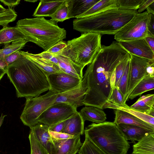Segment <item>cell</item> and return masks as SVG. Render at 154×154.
I'll use <instances>...</instances> for the list:
<instances>
[{"label": "cell", "instance_id": "1", "mask_svg": "<svg viewBox=\"0 0 154 154\" xmlns=\"http://www.w3.org/2000/svg\"><path fill=\"white\" fill-rule=\"evenodd\" d=\"M129 53L117 41L101 48L91 63L88 78L89 89L83 104L103 109L114 87L115 70L117 66L129 56Z\"/></svg>", "mask_w": 154, "mask_h": 154}, {"label": "cell", "instance_id": "2", "mask_svg": "<svg viewBox=\"0 0 154 154\" xmlns=\"http://www.w3.org/2000/svg\"><path fill=\"white\" fill-rule=\"evenodd\" d=\"M20 52L17 60L8 66L6 73L15 88L18 97H38L50 89L47 75L25 51Z\"/></svg>", "mask_w": 154, "mask_h": 154}, {"label": "cell", "instance_id": "3", "mask_svg": "<svg viewBox=\"0 0 154 154\" xmlns=\"http://www.w3.org/2000/svg\"><path fill=\"white\" fill-rule=\"evenodd\" d=\"M138 13L137 11L112 9L86 17L76 18L73 28L82 33L115 35Z\"/></svg>", "mask_w": 154, "mask_h": 154}, {"label": "cell", "instance_id": "4", "mask_svg": "<svg viewBox=\"0 0 154 154\" xmlns=\"http://www.w3.org/2000/svg\"><path fill=\"white\" fill-rule=\"evenodd\" d=\"M28 42L34 43L46 51L66 38V32L57 23L43 17L19 20L15 26Z\"/></svg>", "mask_w": 154, "mask_h": 154}, {"label": "cell", "instance_id": "5", "mask_svg": "<svg viewBox=\"0 0 154 154\" xmlns=\"http://www.w3.org/2000/svg\"><path fill=\"white\" fill-rule=\"evenodd\" d=\"M84 133L106 154H127L130 148L114 122L92 123L86 128Z\"/></svg>", "mask_w": 154, "mask_h": 154}, {"label": "cell", "instance_id": "6", "mask_svg": "<svg viewBox=\"0 0 154 154\" xmlns=\"http://www.w3.org/2000/svg\"><path fill=\"white\" fill-rule=\"evenodd\" d=\"M101 38V35L97 33H82L79 37L68 41L61 55L85 66L91 63L100 49Z\"/></svg>", "mask_w": 154, "mask_h": 154}, {"label": "cell", "instance_id": "7", "mask_svg": "<svg viewBox=\"0 0 154 154\" xmlns=\"http://www.w3.org/2000/svg\"><path fill=\"white\" fill-rule=\"evenodd\" d=\"M58 94L51 90L39 97L26 98L24 107L20 119L23 123L30 128L38 124L37 120L48 108L54 104Z\"/></svg>", "mask_w": 154, "mask_h": 154}, {"label": "cell", "instance_id": "8", "mask_svg": "<svg viewBox=\"0 0 154 154\" xmlns=\"http://www.w3.org/2000/svg\"><path fill=\"white\" fill-rule=\"evenodd\" d=\"M149 15L146 12L137 13L114 35L117 42L144 38L148 36Z\"/></svg>", "mask_w": 154, "mask_h": 154}, {"label": "cell", "instance_id": "9", "mask_svg": "<svg viewBox=\"0 0 154 154\" xmlns=\"http://www.w3.org/2000/svg\"><path fill=\"white\" fill-rule=\"evenodd\" d=\"M91 70L88 65L87 69L80 83L76 87L63 93L58 94L54 103H66L77 109L83 105L85 95L89 88L88 85V78Z\"/></svg>", "mask_w": 154, "mask_h": 154}, {"label": "cell", "instance_id": "10", "mask_svg": "<svg viewBox=\"0 0 154 154\" xmlns=\"http://www.w3.org/2000/svg\"><path fill=\"white\" fill-rule=\"evenodd\" d=\"M77 112V109L69 104L60 103L48 108L37 120L38 124L50 126L69 118Z\"/></svg>", "mask_w": 154, "mask_h": 154}, {"label": "cell", "instance_id": "11", "mask_svg": "<svg viewBox=\"0 0 154 154\" xmlns=\"http://www.w3.org/2000/svg\"><path fill=\"white\" fill-rule=\"evenodd\" d=\"M129 54L130 69L128 89L125 99V103L129 95L134 87L144 77L147 75V67L149 65L154 63V60Z\"/></svg>", "mask_w": 154, "mask_h": 154}, {"label": "cell", "instance_id": "12", "mask_svg": "<svg viewBox=\"0 0 154 154\" xmlns=\"http://www.w3.org/2000/svg\"><path fill=\"white\" fill-rule=\"evenodd\" d=\"M47 75L50 86L49 90L57 94L63 93L75 87L82 79L63 72Z\"/></svg>", "mask_w": 154, "mask_h": 154}, {"label": "cell", "instance_id": "13", "mask_svg": "<svg viewBox=\"0 0 154 154\" xmlns=\"http://www.w3.org/2000/svg\"><path fill=\"white\" fill-rule=\"evenodd\" d=\"M118 42L129 54L154 60V52L144 38Z\"/></svg>", "mask_w": 154, "mask_h": 154}, {"label": "cell", "instance_id": "14", "mask_svg": "<svg viewBox=\"0 0 154 154\" xmlns=\"http://www.w3.org/2000/svg\"><path fill=\"white\" fill-rule=\"evenodd\" d=\"M122 134L127 140H130L135 144L148 134L154 132V131L136 126L124 124L117 125Z\"/></svg>", "mask_w": 154, "mask_h": 154}, {"label": "cell", "instance_id": "15", "mask_svg": "<svg viewBox=\"0 0 154 154\" xmlns=\"http://www.w3.org/2000/svg\"><path fill=\"white\" fill-rule=\"evenodd\" d=\"M49 127L39 123L30 128V131L50 154H55V147L49 132Z\"/></svg>", "mask_w": 154, "mask_h": 154}, {"label": "cell", "instance_id": "16", "mask_svg": "<svg viewBox=\"0 0 154 154\" xmlns=\"http://www.w3.org/2000/svg\"><path fill=\"white\" fill-rule=\"evenodd\" d=\"M114 112L115 117L113 122L116 125L120 124L130 125L154 131V125L144 122L126 111L115 109Z\"/></svg>", "mask_w": 154, "mask_h": 154}, {"label": "cell", "instance_id": "17", "mask_svg": "<svg viewBox=\"0 0 154 154\" xmlns=\"http://www.w3.org/2000/svg\"><path fill=\"white\" fill-rule=\"evenodd\" d=\"M100 0H66L69 19L77 18L83 14Z\"/></svg>", "mask_w": 154, "mask_h": 154}, {"label": "cell", "instance_id": "18", "mask_svg": "<svg viewBox=\"0 0 154 154\" xmlns=\"http://www.w3.org/2000/svg\"><path fill=\"white\" fill-rule=\"evenodd\" d=\"M84 122L77 111L65 120L62 133L73 136L82 135L84 133Z\"/></svg>", "mask_w": 154, "mask_h": 154}, {"label": "cell", "instance_id": "19", "mask_svg": "<svg viewBox=\"0 0 154 154\" xmlns=\"http://www.w3.org/2000/svg\"><path fill=\"white\" fill-rule=\"evenodd\" d=\"M55 56L58 60L59 67L62 72L80 79H82L84 66L77 64L64 56L60 55Z\"/></svg>", "mask_w": 154, "mask_h": 154}, {"label": "cell", "instance_id": "20", "mask_svg": "<svg viewBox=\"0 0 154 154\" xmlns=\"http://www.w3.org/2000/svg\"><path fill=\"white\" fill-rule=\"evenodd\" d=\"M65 0H42L35 9L33 16L35 17H51L65 2Z\"/></svg>", "mask_w": 154, "mask_h": 154}, {"label": "cell", "instance_id": "21", "mask_svg": "<svg viewBox=\"0 0 154 154\" xmlns=\"http://www.w3.org/2000/svg\"><path fill=\"white\" fill-rule=\"evenodd\" d=\"M24 40H26L25 36L16 26H7L0 30V45L2 44L7 45L11 42Z\"/></svg>", "mask_w": 154, "mask_h": 154}, {"label": "cell", "instance_id": "22", "mask_svg": "<svg viewBox=\"0 0 154 154\" xmlns=\"http://www.w3.org/2000/svg\"><path fill=\"white\" fill-rule=\"evenodd\" d=\"M129 107L141 112L154 117V95L149 94L140 97Z\"/></svg>", "mask_w": 154, "mask_h": 154}, {"label": "cell", "instance_id": "23", "mask_svg": "<svg viewBox=\"0 0 154 154\" xmlns=\"http://www.w3.org/2000/svg\"><path fill=\"white\" fill-rule=\"evenodd\" d=\"M82 145L80 135L74 136L56 146L55 154H76Z\"/></svg>", "mask_w": 154, "mask_h": 154}, {"label": "cell", "instance_id": "24", "mask_svg": "<svg viewBox=\"0 0 154 154\" xmlns=\"http://www.w3.org/2000/svg\"><path fill=\"white\" fill-rule=\"evenodd\" d=\"M79 112L84 121L87 120L98 124L104 122L106 119L104 111L94 106H86Z\"/></svg>", "mask_w": 154, "mask_h": 154}, {"label": "cell", "instance_id": "25", "mask_svg": "<svg viewBox=\"0 0 154 154\" xmlns=\"http://www.w3.org/2000/svg\"><path fill=\"white\" fill-rule=\"evenodd\" d=\"M137 142L133 146L132 154H154V132Z\"/></svg>", "mask_w": 154, "mask_h": 154}, {"label": "cell", "instance_id": "26", "mask_svg": "<svg viewBox=\"0 0 154 154\" xmlns=\"http://www.w3.org/2000/svg\"><path fill=\"white\" fill-rule=\"evenodd\" d=\"M25 52L29 58L43 70L47 75L56 72H62L58 66L42 58L38 54H33L28 51H25Z\"/></svg>", "mask_w": 154, "mask_h": 154}, {"label": "cell", "instance_id": "27", "mask_svg": "<svg viewBox=\"0 0 154 154\" xmlns=\"http://www.w3.org/2000/svg\"><path fill=\"white\" fill-rule=\"evenodd\" d=\"M154 88V76L148 75L144 77L133 88L128 99L132 100L143 93Z\"/></svg>", "mask_w": 154, "mask_h": 154}, {"label": "cell", "instance_id": "28", "mask_svg": "<svg viewBox=\"0 0 154 154\" xmlns=\"http://www.w3.org/2000/svg\"><path fill=\"white\" fill-rule=\"evenodd\" d=\"M116 8H117L116 0H100L88 10L76 18L86 17L109 9Z\"/></svg>", "mask_w": 154, "mask_h": 154}, {"label": "cell", "instance_id": "29", "mask_svg": "<svg viewBox=\"0 0 154 154\" xmlns=\"http://www.w3.org/2000/svg\"><path fill=\"white\" fill-rule=\"evenodd\" d=\"M28 42L26 40L12 42L11 45L5 46L4 48L0 49V68L6 70L8 65L4 59L8 55L23 48Z\"/></svg>", "mask_w": 154, "mask_h": 154}, {"label": "cell", "instance_id": "30", "mask_svg": "<svg viewBox=\"0 0 154 154\" xmlns=\"http://www.w3.org/2000/svg\"><path fill=\"white\" fill-rule=\"evenodd\" d=\"M127 105L124 101V97L117 88L114 87L112 93L103 109L111 108L114 106L125 107Z\"/></svg>", "mask_w": 154, "mask_h": 154}, {"label": "cell", "instance_id": "31", "mask_svg": "<svg viewBox=\"0 0 154 154\" xmlns=\"http://www.w3.org/2000/svg\"><path fill=\"white\" fill-rule=\"evenodd\" d=\"M83 143L78 152L79 154H106L86 135Z\"/></svg>", "mask_w": 154, "mask_h": 154}, {"label": "cell", "instance_id": "32", "mask_svg": "<svg viewBox=\"0 0 154 154\" xmlns=\"http://www.w3.org/2000/svg\"><path fill=\"white\" fill-rule=\"evenodd\" d=\"M112 109H119L126 111L140 120L154 125V117L152 116L137 111L131 108L128 105L125 107L114 106Z\"/></svg>", "mask_w": 154, "mask_h": 154}, {"label": "cell", "instance_id": "33", "mask_svg": "<svg viewBox=\"0 0 154 154\" xmlns=\"http://www.w3.org/2000/svg\"><path fill=\"white\" fill-rule=\"evenodd\" d=\"M29 138L30 145L31 154H50L31 131Z\"/></svg>", "mask_w": 154, "mask_h": 154}, {"label": "cell", "instance_id": "34", "mask_svg": "<svg viewBox=\"0 0 154 154\" xmlns=\"http://www.w3.org/2000/svg\"><path fill=\"white\" fill-rule=\"evenodd\" d=\"M129 69L130 61L127 65L125 71L120 79L118 85L117 87L123 96L124 102L125 99L127 95L128 89Z\"/></svg>", "mask_w": 154, "mask_h": 154}, {"label": "cell", "instance_id": "35", "mask_svg": "<svg viewBox=\"0 0 154 154\" xmlns=\"http://www.w3.org/2000/svg\"><path fill=\"white\" fill-rule=\"evenodd\" d=\"M68 9L66 0L57 9L56 12L51 17L50 20L57 23L62 22L69 19L68 16Z\"/></svg>", "mask_w": 154, "mask_h": 154}, {"label": "cell", "instance_id": "36", "mask_svg": "<svg viewBox=\"0 0 154 154\" xmlns=\"http://www.w3.org/2000/svg\"><path fill=\"white\" fill-rule=\"evenodd\" d=\"M142 0H116L117 9L137 11Z\"/></svg>", "mask_w": 154, "mask_h": 154}, {"label": "cell", "instance_id": "37", "mask_svg": "<svg viewBox=\"0 0 154 154\" xmlns=\"http://www.w3.org/2000/svg\"><path fill=\"white\" fill-rule=\"evenodd\" d=\"M17 17L16 12L13 9L8 8L4 12L0 13V26L4 27L13 22Z\"/></svg>", "mask_w": 154, "mask_h": 154}, {"label": "cell", "instance_id": "38", "mask_svg": "<svg viewBox=\"0 0 154 154\" xmlns=\"http://www.w3.org/2000/svg\"><path fill=\"white\" fill-rule=\"evenodd\" d=\"M130 56L129 55L121 61L116 67L115 70L114 87H117L126 66L130 61Z\"/></svg>", "mask_w": 154, "mask_h": 154}, {"label": "cell", "instance_id": "39", "mask_svg": "<svg viewBox=\"0 0 154 154\" xmlns=\"http://www.w3.org/2000/svg\"><path fill=\"white\" fill-rule=\"evenodd\" d=\"M49 132L55 147L66 140L75 136L64 133L55 132L49 131Z\"/></svg>", "mask_w": 154, "mask_h": 154}, {"label": "cell", "instance_id": "40", "mask_svg": "<svg viewBox=\"0 0 154 154\" xmlns=\"http://www.w3.org/2000/svg\"><path fill=\"white\" fill-rule=\"evenodd\" d=\"M67 43L62 41L55 44L46 51L55 56L61 55Z\"/></svg>", "mask_w": 154, "mask_h": 154}, {"label": "cell", "instance_id": "41", "mask_svg": "<svg viewBox=\"0 0 154 154\" xmlns=\"http://www.w3.org/2000/svg\"><path fill=\"white\" fill-rule=\"evenodd\" d=\"M20 51H17L8 55L4 59L8 66L16 61L20 56Z\"/></svg>", "mask_w": 154, "mask_h": 154}, {"label": "cell", "instance_id": "42", "mask_svg": "<svg viewBox=\"0 0 154 154\" xmlns=\"http://www.w3.org/2000/svg\"><path fill=\"white\" fill-rule=\"evenodd\" d=\"M38 54L42 58L54 63L59 66L58 60L54 55L46 51H44Z\"/></svg>", "mask_w": 154, "mask_h": 154}, {"label": "cell", "instance_id": "43", "mask_svg": "<svg viewBox=\"0 0 154 154\" xmlns=\"http://www.w3.org/2000/svg\"><path fill=\"white\" fill-rule=\"evenodd\" d=\"M65 121V120L49 126V130L53 132L62 133Z\"/></svg>", "mask_w": 154, "mask_h": 154}, {"label": "cell", "instance_id": "44", "mask_svg": "<svg viewBox=\"0 0 154 154\" xmlns=\"http://www.w3.org/2000/svg\"><path fill=\"white\" fill-rule=\"evenodd\" d=\"M149 18L148 24V36H154V14H149Z\"/></svg>", "mask_w": 154, "mask_h": 154}, {"label": "cell", "instance_id": "45", "mask_svg": "<svg viewBox=\"0 0 154 154\" xmlns=\"http://www.w3.org/2000/svg\"><path fill=\"white\" fill-rule=\"evenodd\" d=\"M0 1L3 3L5 6H7L8 8L13 9V8L14 7L20 3V0H0Z\"/></svg>", "mask_w": 154, "mask_h": 154}, {"label": "cell", "instance_id": "46", "mask_svg": "<svg viewBox=\"0 0 154 154\" xmlns=\"http://www.w3.org/2000/svg\"><path fill=\"white\" fill-rule=\"evenodd\" d=\"M153 2H154V0H142L138 9V13H141L142 12Z\"/></svg>", "mask_w": 154, "mask_h": 154}, {"label": "cell", "instance_id": "47", "mask_svg": "<svg viewBox=\"0 0 154 154\" xmlns=\"http://www.w3.org/2000/svg\"><path fill=\"white\" fill-rule=\"evenodd\" d=\"M144 39L148 45L154 52V36L148 35Z\"/></svg>", "mask_w": 154, "mask_h": 154}, {"label": "cell", "instance_id": "48", "mask_svg": "<svg viewBox=\"0 0 154 154\" xmlns=\"http://www.w3.org/2000/svg\"><path fill=\"white\" fill-rule=\"evenodd\" d=\"M154 63L149 65L146 68L147 75L154 76Z\"/></svg>", "mask_w": 154, "mask_h": 154}, {"label": "cell", "instance_id": "49", "mask_svg": "<svg viewBox=\"0 0 154 154\" xmlns=\"http://www.w3.org/2000/svg\"><path fill=\"white\" fill-rule=\"evenodd\" d=\"M146 11L149 14H154V2L150 4L146 8Z\"/></svg>", "mask_w": 154, "mask_h": 154}, {"label": "cell", "instance_id": "50", "mask_svg": "<svg viewBox=\"0 0 154 154\" xmlns=\"http://www.w3.org/2000/svg\"><path fill=\"white\" fill-rule=\"evenodd\" d=\"M6 73V70L0 68V80L2 78L4 75Z\"/></svg>", "mask_w": 154, "mask_h": 154}, {"label": "cell", "instance_id": "51", "mask_svg": "<svg viewBox=\"0 0 154 154\" xmlns=\"http://www.w3.org/2000/svg\"><path fill=\"white\" fill-rule=\"evenodd\" d=\"M6 116V115H3V114H2L0 117V128L2 124L4 118Z\"/></svg>", "mask_w": 154, "mask_h": 154}, {"label": "cell", "instance_id": "52", "mask_svg": "<svg viewBox=\"0 0 154 154\" xmlns=\"http://www.w3.org/2000/svg\"><path fill=\"white\" fill-rule=\"evenodd\" d=\"M7 9L5 8L0 4V13L4 12L7 10Z\"/></svg>", "mask_w": 154, "mask_h": 154}, {"label": "cell", "instance_id": "53", "mask_svg": "<svg viewBox=\"0 0 154 154\" xmlns=\"http://www.w3.org/2000/svg\"><path fill=\"white\" fill-rule=\"evenodd\" d=\"M25 1L26 2H33L34 3L36 2H37L38 1L37 0H25Z\"/></svg>", "mask_w": 154, "mask_h": 154}, {"label": "cell", "instance_id": "54", "mask_svg": "<svg viewBox=\"0 0 154 154\" xmlns=\"http://www.w3.org/2000/svg\"></svg>", "mask_w": 154, "mask_h": 154}]
</instances>
